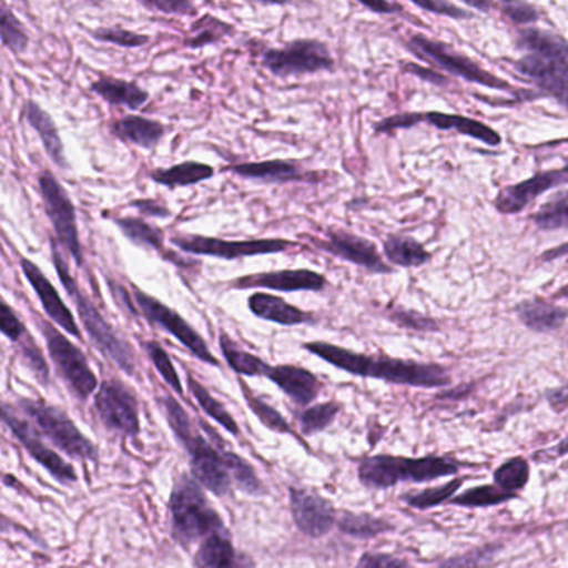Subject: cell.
Instances as JSON below:
<instances>
[{
    "label": "cell",
    "mask_w": 568,
    "mask_h": 568,
    "mask_svg": "<svg viewBox=\"0 0 568 568\" xmlns=\"http://www.w3.org/2000/svg\"><path fill=\"white\" fill-rule=\"evenodd\" d=\"M302 348L357 377L378 378L390 384L424 388L445 387L450 384V375L437 364H420V362L385 357V355L358 354V352L321 341L307 342L302 345Z\"/></svg>",
    "instance_id": "6da1fadb"
},
{
    "label": "cell",
    "mask_w": 568,
    "mask_h": 568,
    "mask_svg": "<svg viewBox=\"0 0 568 568\" xmlns=\"http://www.w3.org/2000/svg\"><path fill=\"white\" fill-rule=\"evenodd\" d=\"M49 244H51L52 264H54L55 272H58L61 284L64 285L69 297L78 307L82 327L88 332L92 344L104 357L114 362L122 372L128 375H135L138 367H135V355L131 345L115 332V328L109 324L108 318L101 314L98 305L79 287L71 267H69L68 258L62 255L58 239H49Z\"/></svg>",
    "instance_id": "7a4b0ae2"
},
{
    "label": "cell",
    "mask_w": 568,
    "mask_h": 568,
    "mask_svg": "<svg viewBox=\"0 0 568 568\" xmlns=\"http://www.w3.org/2000/svg\"><path fill=\"white\" fill-rule=\"evenodd\" d=\"M458 471L455 462L440 457L402 458L375 455L358 465V478L365 487L388 488L398 481H430Z\"/></svg>",
    "instance_id": "3957f363"
},
{
    "label": "cell",
    "mask_w": 568,
    "mask_h": 568,
    "mask_svg": "<svg viewBox=\"0 0 568 568\" xmlns=\"http://www.w3.org/2000/svg\"><path fill=\"white\" fill-rule=\"evenodd\" d=\"M172 534L184 547L224 530L221 517L195 481L182 478L171 497Z\"/></svg>",
    "instance_id": "277c9868"
},
{
    "label": "cell",
    "mask_w": 568,
    "mask_h": 568,
    "mask_svg": "<svg viewBox=\"0 0 568 568\" xmlns=\"http://www.w3.org/2000/svg\"><path fill=\"white\" fill-rule=\"evenodd\" d=\"M407 49L412 54L417 55L420 61L430 62L442 71L465 79L471 84L484 85V88L494 89V91L518 92L514 85L508 84L504 79L485 71L480 64L471 61L462 52L455 51L450 45L437 41V39H430L424 34H412L407 41Z\"/></svg>",
    "instance_id": "5b68a950"
},
{
    "label": "cell",
    "mask_w": 568,
    "mask_h": 568,
    "mask_svg": "<svg viewBox=\"0 0 568 568\" xmlns=\"http://www.w3.org/2000/svg\"><path fill=\"white\" fill-rule=\"evenodd\" d=\"M36 324L44 335L49 355H51L55 371L61 375L62 381L68 384L75 397L88 400L98 388L99 382L84 352L78 345L72 344L58 327H54L51 321H45L42 317L36 318Z\"/></svg>",
    "instance_id": "8992f818"
},
{
    "label": "cell",
    "mask_w": 568,
    "mask_h": 568,
    "mask_svg": "<svg viewBox=\"0 0 568 568\" xmlns=\"http://www.w3.org/2000/svg\"><path fill=\"white\" fill-rule=\"evenodd\" d=\"M262 65L275 78L288 79L332 72L335 61L325 42L318 39H295L282 48L267 49L262 54Z\"/></svg>",
    "instance_id": "52a82bcc"
},
{
    "label": "cell",
    "mask_w": 568,
    "mask_h": 568,
    "mask_svg": "<svg viewBox=\"0 0 568 568\" xmlns=\"http://www.w3.org/2000/svg\"><path fill=\"white\" fill-rule=\"evenodd\" d=\"M39 194L44 202L45 215L54 227L55 239L71 255L79 268L84 267V251L79 235L78 212L74 202L61 182L49 171L39 174Z\"/></svg>",
    "instance_id": "ba28073f"
},
{
    "label": "cell",
    "mask_w": 568,
    "mask_h": 568,
    "mask_svg": "<svg viewBox=\"0 0 568 568\" xmlns=\"http://www.w3.org/2000/svg\"><path fill=\"white\" fill-rule=\"evenodd\" d=\"M19 405L34 420L42 435H45L69 457L98 460V447L75 427L74 422L64 412L45 404L44 400H32V398H21Z\"/></svg>",
    "instance_id": "9c48e42d"
},
{
    "label": "cell",
    "mask_w": 568,
    "mask_h": 568,
    "mask_svg": "<svg viewBox=\"0 0 568 568\" xmlns=\"http://www.w3.org/2000/svg\"><path fill=\"white\" fill-rule=\"evenodd\" d=\"M171 244L179 251L191 255H205V257L235 258L257 257V255L284 254L291 248L298 247L297 242L287 239H251V241H224L219 237H207L197 234L172 235Z\"/></svg>",
    "instance_id": "30bf717a"
},
{
    "label": "cell",
    "mask_w": 568,
    "mask_h": 568,
    "mask_svg": "<svg viewBox=\"0 0 568 568\" xmlns=\"http://www.w3.org/2000/svg\"><path fill=\"white\" fill-rule=\"evenodd\" d=\"M132 297L141 315H144L152 325H158L159 328L178 338L199 361L212 367H221V362L214 357L204 337L178 311L135 285H132Z\"/></svg>",
    "instance_id": "8fae6325"
},
{
    "label": "cell",
    "mask_w": 568,
    "mask_h": 568,
    "mask_svg": "<svg viewBox=\"0 0 568 568\" xmlns=\"http://www.w3.org/2000/svg\"><path fill=\"white\" fill-rule=\"evenodd\" d=\"M418 124H428L438 131H455L475 141L484 142L490 148H498L501 144L500 134L484 122L465 118V115L444 114V112H402L377 122L374 131L375 134H390V132L412 129Z\"/></svg>",
    "instance_id": "7c38bea8"
},
{
    "label": "cell",
    "mask_w": 568,
    "mask_h": 568,
    "mask_svg": "<svg viewBox=\"0 0 568 568\" xmlns=\"http://www.w3.org/2000/svg\"><path fill=\"white\" fill-rule=\"evenodd\" d=\"M95 412L109 430L135 437L141 430L138 398L124 382L105 381L95 394Z\"/></svg>",
    "instance_id": "4fadbf2b"
},
{
    "label": "cell",
    "mask_w": 568,
    "mask_h": 568,
    "mask_svg": "<svg viewBox=\"0 0 568 568\" xmlns=\"http://www.w3.org/2000/svg\"><path fill=\"white\" fill-rule=\"evenodd\" d=\"M311 242L318 251L351 262L372 274H394V268L382 258L377 245L361 235L342 231V229H327L325 239L321 241V239L311 237Z\"/></svg>",
    "instance_id": "5bb4252c"
},
{
    "label": "cell",
    "mask_w": 568,
    "mask_h": 568,
    "mask_svg": "<svg viewBox=\"0 0 568 568\" xmlns=\"http://www.w3.org/2000/svg\"><path fill=\"white\" fill-rule=\"evenodd\" d=\"M327 285V277L311 268L258 272V274L242 275L229 282V287L237 291L267 288V291L277 292H322Z\"/></svg>",
    "instance_id": "9a60e30c"
},
{
    "label": "cell",
    "mask_w": 568,
    "mask_h": 568,
    "mask_svg": "<svg viewBox=\"0 0 568 568\" xmlns=\"http://www.w3.org/2000/svg\"><path fill=\"white\" fill-rule=\"evenodd\" d=\"M185 450L191 455V468L194 477L215 495H225L231 490V474L225 465L224 452L219 454L217 448L212 447L204 437L191 434L181 438Z\"/></svg>",
    "instance_id": "2e32d148"
},
{
    "label": "cell",
    "mask_w": 568,
    "mask_h": 568,
    "mask_svg": "<svg viewBox=\"0 0 568 568\" xmlns=\"http://www.w3.org/2000/svg\"><path fill=\"white\" fill-rule=\"evenodd\" d=\"M511 65L517 74L537 85L540 94L550 95L568 111V62L525 54Z\"/></svg>",
    "instance_id": "e0dca14e"
},
{
    "label": "cell",
    "mask_w": 568,
    "mask_h": 568,
    "mask_svg": "<svg viewBox=\"0 0 568 568\" xmlns=\"http://www.w3.org/2000/svg\"><path fill=\"white\" fill-rule=\"evenodd\" d=\"M21 268L22 274H24L29 284H31L36 294H38L39 301H41L42 308H44L49 321L58 325V327H61L62 331L68 332L72 337L81 341V327H79L78 322H75L74 314H72L68 304L62 301L61 294H59L54 284L49 281L48 275L41 271V267H39L36 262H32L31 258L28 257H21Z\"/></svg>",
    "instance_id": "ac0fdd59"
},
{
    "label": "cell",
    "mask_w": 568,
    "mask_h": 568,
    "mask_svg": "<svg viewBox=\"0 0 568 568\" xmlns=\"http://www.w3.org/2000/svg\"><path fill=\"white\" fill-rule=\"evenodd\" d=\"M564 184H568V178L561 169H558V171L537 172L527 181L505 185L504 189H500L498 194L495 195L494 205L500 214H520L535 199L540 197L550 189Z\"/></svg>",
    "instance_id": "d6986e66"
},
{
    "label": "cell",
    "mask_w": 568,
    "mask_h": 568,
    "mask_svg": "<svg viewBox=\"0 0 568 568\" xmlns=\"http://www.w3.org/2000/svg\"><path fill=\"white\" fill-rule=\"evenodd\" d=\"M2 417H4L6 424L11 427L12 434L22 442L26 450H28L31 457L34 458L36 462H39L52 477L58 478L61 484L65 485L74 484V481L78 480L74 467H72L71 464H65L55 452L49 450V448L42 444L38 432L31 427V424L22 420L18 415H14V412H11L9 405H4Z\"/></svg>",
    "instance_id": "ffe728a7"
},
{
    "label": "cell",
    "mask_w": 568,
    "mask_h": 568,
    "mask_svg": "<svg viewBox=\"0 0 568 568\" xmlns=\"http://www.w3.org/2000/svg\"><path fill=\"white\" fill-rule=\"evenodd\" d=\"M225 172L237 175L247 181L262 182V184H294V182H314L318 172L307 171L297 161L244 162V164L229 165Z\"/></svg>",
    "instance_id": "44dd1931"
},
{
    "label": "cell",
    "mask_w": 568,
    "mask_h": 568,
    "mask_svg": "<svg viewBox=\"0 0 568 568\" xmlns=\"http://www.w3.org/2000/svg\"><path fill=\"white\" fill-rule=\"evenodd\" d=\"M291 507L295 524L308 537H324L334 527V507L314 491L292 488Z\"/></svg>",
    "instance_id": "7402d4cb"
},
{
    "label": "cell",
    "mask_w": 568,
    "mask_h": 568,
    "mask_svg": "<svg viewBox=\"0 0 568 568\" xmlns=\"http://www.w3.org/2000/svg\"><path fill=\"white\" fill-rule=\"evenodd\" d=\"M114 224L131 244L145 248V251H155L164 261L171 262V264L179 265L181 268H189L187 265H199L197 262L182 258L181 255L168 248L164 232L155 225L149 224L144 219L115 217Z\"/></svg>",
    "instance_id": "603a6c76"
},
{
    "label": "cell",
    "mask_w": 568,
    "mask_h": 568,
    "mask_svg": "<svg viewBox=\"0 0 568 568\" xmlns=\"http://www.w3.org/2000/svg\"><path fill=\"white\" fill-rule=\"evenodd\" d=\"M265 377L271 378L295 404L308 405L321 392V381L307 368L297 365H268Z\"/></svg>",
    "instance_id": "cb8c5ba5"
},
{
    "label": "cell",
    "mask_w": 568,
    "mask_h": 568,
    "mask_svg": "<svg viewBox=\"0 0 568 568\" xmlns=\"http://www.w3.org/2000/svg\"><path fill=\"white\" fill-rule=\"evenodd\" d=\"M247 304L248 311L255 317L272 322V324L285 325V327L314 324L315 321V315L312 312L302 311L297 305L288 304L285 298L278 297V295L265 294V292L252 294Z\"/></svg>",
    "instance_id": "d4e9b609"
},
{
    "label": "cell",
    "mask_w": 568,
    "mask_h": 568,
    "mask_svg": "<svg viewBox=\"0 0 568 568\" xmlns=\"http://www.w3.org/2000/svg\"><path fill=\"white\" fill-rule=\"evenodd\" d=\"M24 115L28 124L38 132L39 139L44 145L45 154L51 159L55 168L69 169L68 158H65L64 142H62L61 132L55 124L52 115L42 109V105L36 101H28L24 105Z\"/></svg>",
    "instance_id": "484cf974"
},
{
    "label": "cell",
    "mask_w": 568,
    "mask_h": 568,
    "mask_svg": "<svg viewBox=\"0 0 568 568\" xmlns=\"http://www.w3.org/2000/svg\"><path fill=\"white\" fill-rule=\"evenodd\" d=\"M514 312L525 327L538 334L558 331L564 327L568 318V308L538 297L518 302Z\"/></svg>",
    "instance_id": "4316f807"
},
{
    "label": "cell",
    "mask_w": 568,
    "mask_h": 568,
    "mask_svg": "<svg viewBox=\"0 0 568 568\" xmlns=\"http://www.w3.org/2000/svg\"><path fill=\"white\" fill-rule=\"evenodd\" d=\"M109 129L114 138L138 145V148L148 149V151L158 148L168 131L162 122L135 114L115 119Z\"/></svg>",
    "instance_id": "83f0119b"
},
{
    "label": "cell",
    "mask_w": 568,
    "mask_h": 568,
    "mask_svg": "<svg viewBox=\"0 0 568 568\" xmlns=\"http://www.w3.org/2000/svg\"><path fill=\"white\" fill-rule=\"evenodd\" d=\"M91 91L109 105L128 108L131 111L144 108L151 99V94L141 85L124 79L112 78V75H102L98 81L92 82Z\"/></svg>",
    "instance_id": "f1b7e54d"
},
{
    "label": "cell",
    "mask_w": 568,
    "mask_h": 568,
    "mask_svg": "<svg viewBox=\"0 0 568 568\" xmlns=\"http://www.w3.org/2000/svg\"><path fill=\"white\" fill-rule=\"evenodd\" d=\"M515 48L538 58L568 62V41L555 32L537 28H521L515 34Z\"/></svg>",
    "instance_id": "f546056e"
},
{
    "label": "cell",
    "mask_w": 568,
    "mask_h": 568,
    "mask_svg": "<svg viewBox=\"0 0 568 568\" xmlns=\"http://www.w3.org/2000/svg\"><path fill=\"white\" fill-rule=\"evenodd\" d=\"M215 169L204 162L185 161L168 169H154L149 174L155 184L164 185L168 189L191 187L214 178Z\"/></svg>",
    "instance_id": "4dcf8cb0"
},
{
    "label": "cell",
    "mask_w": 568,
    "mask_h": 568,
    "mask_svg": "<svg viewBox=\"0 0 568 568\" xmlns=\"http://www.w3.org/2000/svg\"><path fill=\"white\" fill-rule=\"evenodd\" d=\"M195 565L197 568H248L244 565V558L235 554L234 545L224 530L202 541Z\"/></svg>",
    "instance_id": "1f68e13d"
},
{
    "label": "cell",
    "mask_w": 568,
    "mask_h": 568,
    "mask_svg": "<svg viewBox=\"0 0 568 568\" xmlns=\"http://www.w3.org/2000/svg\"><path fill=\"white\" fill-rule=\"evenodd\" d=\"M384 255L392 265L397 267H422L432 261V254L415 239L407 235H388L384 241Z\"/></svg>",
    "instance_id": "d6a6232c"
},
{
    "label": "cell",
    "mask_w": 568,
    "mask_h": 568,
    "mask_svg": "<svg viewBox=\"0 0 568 568\" xmlns=\"http://www.w3.org/2000/svg\"><path fill=\"white\" fill-rule=\"evenodd\" d=\"M219 345H221L222 354H224L229 367L237 374L245 375V377H265V374H267V362L239 347L237 342L232 341L231 335L225 334V332H221Z\"/></svg>",
    "instance_id": "836d02e7"
},
{
    "label": "cell",
    "mask_w": 568,
    "mask_h": 568,
    "mask_svg": "<svg viewBox=\"0 0 568 568\" xmlns=\"http://www.w3.org/2000/svg\"><path fill=\"white\" fill-rule=\"evenodd\" d=\"M235 34V28L214 16L205 14L192 22L189 29V36L185 38L184 45L189 49H202L207 45L219 44L229 36Z\"/></svg>",
    "instance_id": "e575fe53"
},
{
    "label": "cell",
    "mask_w": 568,
    "mask_h": 568,
    "mask_svg": "<svg viewBox=\"0 0 568 568\" xmlns=\"http://www.w3.org/2000/svg\"><path fill=\"white\" fill-rule=\"evenodd\" d=\"M538 231L557 232L568 229V189L555 192L530 215Z\"/></svg>",
    "instance_id": "d590c367"
},
{
    "label": "cell",
    "mask_w": 568,
    "mask_h": 568,
    "mask_svg": "<svg viewBox=\"0 0 568 568\" xmlns=\"http://www.w3.org/2000/svg\"><path fill=\"white\" fill-rule=\"evenodd\" d=\"M187 384L189 388H191L192 395H194L195 400L199 402L202 408H204L205 414L209 417L214 418L217 424H221L225 430L231 432L232 435L239 434L237 424H235L234 417L229 414L227 408L217 400V398L212 397L211 392L194 377V375H187Z\"/></svg>",
    "instance_id": "8d00e7d4"
},
{
    "label": "cell",
    "mask_w": 568,
    "mask_h": 568,
    "mask_svg": "<svg viewBox=\"0 0 568 568\" xmlns=\"http://www.w3.org/2000/svg\"><path fill=\"white\" fill-rule=\"evenodd\" d=\"M0 36H2V45L12 54H24L29 48V34L24 24L19 21L18 16L2 4L0 8Z\"/></svg>",
    "instance_id": "74e56055"
},
{
    "label": "cell",
    "mask_w": 568,
    "mask_h": 568,
    "mask_svg": "<svg viewBox=\"0 0 568 568\" xmlns=\"http://www.w3.org/2000/svg\"><path fill=\"white\" fill-rule=\"evenodd\" d=\"M341 530L351 537L357 538H372L377 535L384 534L392 528L390 524L382 520V518L372 517L367 514H344V517L338 521Z\"/></svg>",
    "instance_id": "f35d334b"
},
{
    "label": "cell",
    "mask_w": 568,
    "mask_h": 568,
    "mask_svg": "<svg viewBox=\"0 0 568 568\" xmlns=\"http://www.w3.org/2000/svg\"><path fill=\"white\" fill-rule=\"evenodd\" d=\"M517 495L511 491L501 490L500 487H491V485H480V487L470 488L464 494L455 497L452 504L460 505V507H491V505L505 504V501L514 500Z\"/></svg>",
    "instance_id": "ab89813d"
},
{
    "label": "cell",
    "mask_w": 568,
    "mask_h": 568,
    "mask_svg": "<svg viewBox=\"0 0 568 568\" xmlns=\"http://www.w3.org/2000/svg\"><path fill=\"white\" fill-rule=\"evenodd\" d=\"M142 347H144L145 354L149 355L154 367L158 368L161 377L164 378L165 384H168L175 394H184L181 377H179L178 371H175L174 364H172L171 357H169L165 348L155 341L142 342Z\"/></svg>",
    "instance_id": "60d3db41"
},
{
    "label": "cell",
    "mask_w": 568,
    "mask_h": 568,
    "mask_svg": "<svg viewBox=\"0 0 568 568\" xmlns=\"http://www.w3.org/2000/svg\"><path fill=\"white\" fill-rule=\"evenodd\" d=\"M495 484L501 490L515 494L521 490L528 481V464L524 458H510V460L501 464L494 474Z\"/></svg>",
    "instance_id": "b9f144b4"
},
{
    "label": "cell",
    "mask_w": 568,
    "mask_h": 568,
    "mask_svg": "<svg viewBox=\"0 0 568 568\" xmlns=\"http://www.w3.org/2000/svg\"><path fill=\"white\" fill-rule=\"evenodd\" d=\"M89 34H91V38L95 39V41L124 49L144 48V45L151 42L149 36L128 31V29L121 28V26H114V28H99L95 29V31L89 32Z\"/></svg>",
    "instance_id": "7bdbcfd3"
},
{
    "label": "cell",
    "mask_w": 568,
    "mask_h": 568,
    "mask_svg": "<svg viewBox=\"0 0 568 568\" xmlns=\"http://www.w3.org/2000/svg\"><path fill=\"white\" fill-rule=\"evenodd\" d=\"M225 465H227L229 474L234 478L235 484L239 485L242 491L245 494H261L262 484L255 475L254 468L239 457V455L232 454V452H224Z\"/></svg>",
    "instance_id": "ee69618b"
},
{
    "label": "cell",
    "mask_w": 568,
    "mask_h": 568,
    "mask_svg": "<svg viewBox=\"0 0 568 568\" xmlns=\"http://www.w3.org/2000/svg\"><path fill=\"white\" fill-rule=\"evenodd\" d=\"M241 387L242 390H244L245 400H247L248 407H251V410L261 418V422L265 427L277 432V434H292L291 425L287 424V420H285V418L282 417L274 407L265 404L262 398L255 397V395L248 390V387L244 382H241Z\"/></svg>",
    "instance_id": "f6af8a7d"
},
{
    "label": "cell",
    "mask_w": 568,
    "mask_h": 568,
    "mask_svg": "<svg viewBox=\"0 0 568 568\" xmlns=\"http://www.w3.org/2000/svg\"><path fill=\"white\" fill-rule=\"evenodd\" d=\"M19 352H21L22 361L31 368L32 374L36 375L39 382L42 384H49V365L45 362L44 355H42L41 348H39L38 342L34 341L31 334H26L21 341L18 342Z\"/></svg>",
    "instance_id": "bcb514c9"
},
{
    "label": "cell",
    "mask_w": 568,
    "mask_h": 568,
    "mask_svg": "<svg viewBox=\"0 0 568 568\" xmlns=\"http://www.w3.org/2000/svg\"><path fill=\"white\" fill-rule=\"evenodd\" d=\"M338 404L327 402V404L315 405V407L307 408L301 415V427L305 435H314L317 432L324 430L337 417Z\"/></svg>",
    "instance_id": "7dc6e473"
},
{
    "label": "cell",
    "mask_w": 568,
    "mask_h": 568,
    "mask_svg": "<svg viewBox=\"0 0 568 568\" xmlns=\"http://www.w3.org/2000/svg\"><path fill=\"white\" fill-rule=\"evenodd\" d=\"M460 485L462 480H452L447 485H442V487L428 488V490L418 491V494L407 495L405 501L415 508L437 507V505L448 500Z\"/></svg>",
    "instance_id": "c3c4849f"
},
{
    "label": "cell",
    "mask_w": 568,
    "mask_h": 568,
    "mask_svg": "<svg viewBox=\"0 0 568 568\" xmlns=\"http://www.w3.org/2000/svg\"><path fill=\"white\" fill-rule=\"evenodd\" d=\"M394 324L398 327L405 328V331L412 332H438L440 325L435 318L427 317V315L420 314V312L405 311V308H394L388 314Z\"/></svg>",
    "instance_id": "681fc988"
},
{
    "label": "cell",
    "mask_w": 568,
    "mask_h": 568,
    "mask_svg": "<svg viewBox=\"0 0 568 568\" xmlns=\"http://www.w3.org/2000/svg\"><path fill=\"white\" fill-rule=\"evenodd\" d=\"M497 8L500 9L501 16L515 26L527 28V26L540 21L541 18L540 9L535 8L534 4H527V2H500Z\"/></svg>",
    "instance_id": "f907efd6"
},
{
    "label": "cell",
    "mask_w": 568,
    "mask_h": 568,
    "mask_svg": "<svg viewBox=\"0 0 568 568\" xmlns=\"http://www.w3.org/2000/svg\"><path fill=\"white\" fill-rule=\"evenodd\" d=\"M414 6L415 8L422 9V11L455 19V21H470V19H475V14H471L470 11L458 8V6L447 2V0H414Z\"/></svg>",
    "instance_id": "816d5d0a"
},
{
    "label": "cell",
    "mask_w": 568,
    "mask_h": 568,
    "mask_svg": "<svg viewBox=\"0 0 568 568\" xmlns=\"http://www.w3.org/2000/svg\"><path fill=\"white\" fill-rule=\"evenodd\" d=\"M0 328H2V334L16 344L29 332L24 322L6 301H2V307H0Z\"/></svg>",
    "instance_id": "f5cc1de1"
},
{
    "label": "cell",
    "mask_w": 568,
    "mask_h": 568,
    "mask_svg": "<svg viewBox=\"0 0 568 568\" xmlns=\"http://www.w3.org/2000/svg\"><path fill=\"white\" fill-rule=\"evenodd\" d=\"M141 6L162 14L197 16V8L185 0H142Z\"/></svg>",
    "instance_id": "db71d44e"
},
{
    "label": "cell",
    "mask_w": 568,
    "mask_h": 568,
    "mask_svg": "<svg viewBox=\"0 0 568 568\" xmlns=\"http://www.w3.org/2000/svg\"><path fill=\"white\" fill-rule=\"evenodd\" d=\"M491 557H494V551L490 548H484V550L471 551V554L464 555V557L448 560L440 568H487Z\"/></svg>",
    "instance_id": "11a10c76"
},
{
    "label": "cell",
    "mask_w": 568,
    "mask_h": 568,
    "mask_svg": "<svg viewBox=\"0 0 568 568\" xmlns=\"http://www.w3.org/2000/svg\"><path fill=\"white\" fill-rule=\"evenodd\" d=\"M357 568H410L407 561L388 554H365Z\"/></svg>",
    "instance_id": "9f6ffc18"
},
{
    "label": "cell",
    "mask_w": 568,
    "mask_h": 568,
    "mask_svg": "<svg viewBox=\"0 0 568 568\" xmlns=\"http://www.w3.org/2000/svg\"><path fill=\"white\" fill-rule=\"evenodd\" d=\"M131 207H134L135 211L141 212L145 217H154V219H171L172 211L168 207V205L162 204V202L155 201V199H138V201H132Z\"/></svg>",
    "instance_id": "6f0895ef"
},
{
    "label": "cell",
    "mask_w": 568,
    "mask_h": 568,
    "mask_svg": "<svg viewBox=\"0 0 568 568\" xmlns=\"http://www.w3.org/2000/svg\"><path fill=\"white\" fill-rule=\"evenodd\" d=\"M402 69L408 74L417 75L422 81L430 82V84L438 85V88H447L448 81L444 75L435 72L434 69L420 68V65L412 64V62H407V64H402Z\"/></svg>",
    "instance_id": "680465c9"
},
{
    "label": "cell",
    "mask_w": 568,
    "mask_h": 568,
    "mask_svg": "<svg viewBox=\"0 0 568 568\" xmlns=\"http://www.w3.org/2000/svg\"><path fill=\"white\" fill-rule=\"evenodd\" d=\"M362 8L368 9V11L374 12V14H397V12H402V6L400 4H392V2H365V0H362L361 2Z\"/></svg>",
    "instance_id": "91938a15"
},
{
    "label": "cell",
    "mask_w": 568,
    "mask_h": 568,
    "mask_svg": "<svg viewBox=\"0 0 568 568\" xmlns=\"http://www.w3.org/2000/svg\"><path fill=\"white\" fill-rule=\"evenodd\" d=\"M548 398H550L551 407L557 408V410H561V408L567 407L568 404V388H558V390L551 392V394L548 395Z\"/></svg>",
    "instance_id": "94428289"
},
{
    "label": "cell",
    "mask_w": 568,
    "mask_h": 568,
    "mask_svg": "<svg viewBox=\"0 0 568 568\" xmlns=\"http://www.w3.org/2000/svg\"><path fill=\"white\" fill-rule=\"evenodd\" d=\"M565 255H568V244H561L560 247L550 248V251L544 252V254H541L540 261L550 262L555 261V258L565 257Z\"/></svg>",
    "instance_id": "6125c7cd"
},
{
    "label": "cell",
    "mask_w": 568,
    "mask_h": 568,
    "mask_svg": "<svg viewBox=\"0 0 568 568\" xmlns=\"http://www.w3.org/2000/svg\"><path fill=\"white\" fill-rule=\"evenodd\" d=\"M464 4L481 12H488L491 11V9L497 8V4H494V2H487V0H485V2H480V0H464Z\"/></svg>",
    "instance_id": "be15d7a7"
},
{
    "label": "cell",
    "mask_w": 568,
    "mask_h": 568,
    "mask_svg": "<svg viewBox=\"0 0 568 568\" xmlns=\"http://www.w3.org/2000/svg\"><path fill=\"white\" fill-rule=\"evenodd\" d=\"M555 298H564V301H568V284L555 292Z\"/></svg>",
    "instance_id": "e7e4bbea"
},
{
    "label": "cell",
    "mask_w": 568,
    "mask_h": 568,
    "mask_svg": "<svg viewBox=\"0 0 568 568\" xmlns=\"http://www.w3.org/2000/svg\"><path fill=\"white\" fill-rule=\"evenodd\" d=\"M560 454H568V438L567 440L561 442Z\"/></svg>",
    "instance_id": "03108f58"
},
{
    "label": "cell",
    "mask_w": 568,
    "mask_h": 568,
    "mask_svg": "<svg viewBox=\"0 0 568 568\" xmlns=\"http://www.w3.org/2000/svg\"><path fill=\"white\" fill-rule=\"evenodd\" d=\"M561 171H564V172H565V175H567V178H568V164H567V165H565V168H564V169H561Z\"/></svg>",
    "instance_id": "003e7915"
}]
</instances>
